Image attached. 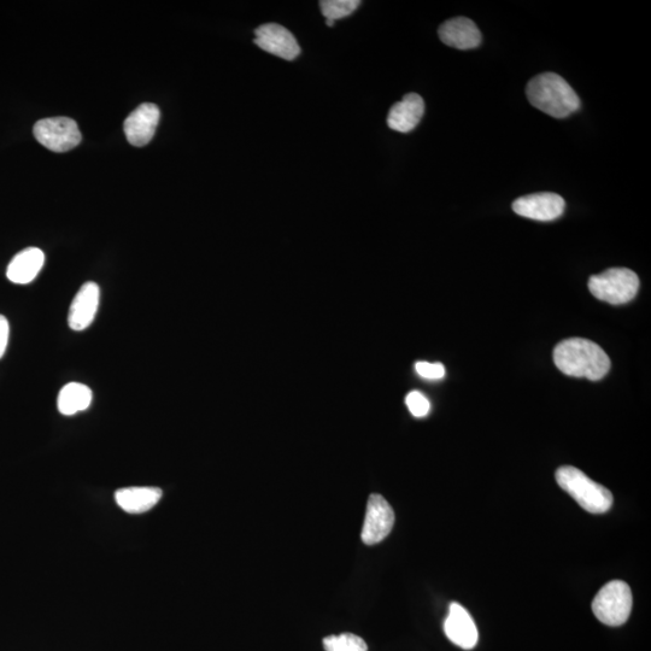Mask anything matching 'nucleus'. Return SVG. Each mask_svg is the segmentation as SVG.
Segmentation results:
<instances>
[{
    "label": "nucleus",
    "mask_w": 651,
    "mask_h": 651,
    "mask_svg": "<svg viewBox=\"0 0 651 651\" xmlns=\"http://www.w3.org/2000/svg\"><path fill=\"white\" fill-rule=\"evenodd\" d=\"M632 592L623 580H613L603 586L592 602V612L602 624L621 626L630 618Z\"/></svg>",
    "instance_id": "nucleus-5"
},
{
    "label": "nucleus",
    "mask_w": 651,
    "mask_h": 651,
    "mask_svg": "<svg viewBox=\"0 0 651 651\" xmlns=\"http://www.w3.org/2000/svg\"><path fill=\"white\" fill-rule=\"evenodd\" d=\"M162 490L149 486H134V488L116 491L115 500L119 507L129 514L149 512L161 501Z\"/></svg>",
    "instance_id": "nucleus-16"
},
{
    "label": "nucleus",
    "mask_w": 651,
    "mask_h": 651,
    "mask_svg": "<svg viewBox=\"0 0 651 651\" xmlns=\"http://www.w3.org/2000/svg\"><path fill=\"white\" fill-rule=\"evenodd\" d=\"M258 48L286 61H293L301 54L295 35L278 23H266L255 31Z\"/></svg>",
    "instance_id": "nucleus-8"
},
{
    "label": "nucleus",
    "mask_w": 651,
    "mask_h": 651,
    "mask_svg": "<svg viewBox=\"0 0 651 651\" xmlns=\"http://www.w3.org/2000/svg\"><path fill=\"white\" fill-rule=\"evenodd\" d=\"M394 525L395 513L389 502L383 496L371 495L361 533L362 542L367 545L383 542L394 529Z\"/></svg>",
    "instance_id": "nucleus-7"
},
{
    "label": "nucleus",
    "mask_w": 651,
    "mask_h": 651,
    "mask_svg": "<svg viewBox=\"0 0 651 651\" xmlns=\"http://www.w3.org/2000/svg\"><path fill=\"white\" fill-rule=\"evenodd\" d=\"M425 114V102L416 93H409L404 96L401 102H398L391 108L387 116V126L392 131L409 133L418 127L422 116Z\"/></svg>",
    "instance_id": "nucleus-14"
},
{
    "label": "nucleus",
    "mask_w": 651,
    "mask_h": 651,
    "mask_svg": "<svg viewBox=\"0 0 651 651\" xmlns=\"http://www.w3.org/2000/svg\"><path fill=\"white\" fill-rule=\"evenodd\" d=\"M9 321L5 316L0 315V359L5 354V351H7L8 348V342H9Z\"/></svg>",
    "instance_id": "nucleus-22"
},
{
    "label": "nucleus",
    "mask_w": 651,
    "mask_h": 651,
    "mask_svg": "<svg viewBox=\"0 0 651 651\" xmlns=\"http://www.w3.org/2000/svg\"><path fill=\"white\" fill-rule=\"evenodd\" d=\"M565 201L556 193L543 192L516 199L513 210L526 219L536 221H553L565 211Z\"/></svg>",
    "instance_id": "nucleus-9"
},
{
    "label": "nucleus",
    "mask_w": 651,
    "mask_h": 651,
    "mask_svg": "<svg viewBox=\"0 0 651 651\" xmlns=\"http://www.w3.org/2000/svg\"><path fill=\"white\" fill-rule=\"evenodd\" d=\"M556 482L586 512L603 514L612 507V492L576 467L563 466L557 469Z\"/></svg>",
    "instance_id": "nucleus-3"
},
{
    "label": "nucleus",
    "mask_w": 651,
    "mask_h": 651,
    "mask_svg": "<svg viewBox=\"0 0 651 651\" xmlns=\"http://www.w3.org/2000/svg\"><path fill=\"white\" fill-rule=\"evenodd\" d=\"M589 290L602 302L620 306L629 303L639 290V278L627 268H611L589 280Z\"/></svg>",
    "instance_id": "nucleus-4"
},
{
    "label": "nucleus",
    "mask_w": 651,
    "mask_h": 651,
    "mask_svg": "<svg viewBox=\"0 0 651 651\" xmlns=\"http://www.w3.org/2000/svg\"><path fill=\"white\" fill-rule=\"evenodd\" d=\"M99 299H101V289L96 283H86L76 293L70 306L68 315L69 327L74 331H84L95 321Z\"/></svg>",
    "instance_id": "nucleus-11"
},
{
    "label": "nucleus",
    "mask_w": 651,
    "mask_h": 651,
    "mask_svg": "<svg viewBox=\"0 0 651 651\" xmlns=\"http://www.w3.org/2000/svg\"><path fill=\"white\" fill-rule=\"evenodd\" d=\"M92 398L93 395L89 386L80 383H69L60 391L57 407L63 415H74L89 409Z\"/></svg>",
    "instance_id": "nucleus-17"
},
{
    "label": "nucleus",
    "mask_w": 651,
    "mask_h": 651,
    "mask_svg": "<svg viewBox=\"0 0 651 651\" xmlns=\"http://www.w3.org/2000/svg\"><path fill=\"white\" fill-rule=\"evenodd\" d=\"M326 651H367V643L353 633H342L339 636H330L324 639Z\"/></svg>",
    "instance_id": "nucleus-19"
},
{
    "label": "nucleus",
    "mask_w": 651,
    "mask_h": 651,
    "mask_svg": "<svg viewBox=\"0 0 651 651\" xmlns=\"http://www.w3.org/2000/svg\"><path fill=\"white\" fill-rule=\"evenodd\" d=\"M360 5L359 0H324V2H320L322 15L326 20L333 22L354 14Z\"/></svg>",
    "instance_id": "nucleus-18"
},
{
    "label": "nucleus",
    "mask_w": 651,
    "mask_h": 651,
    "mask_svg": "<svg viewBox=\"0 0 651 651\" xmlns=\"http://www.w3.org/2000/svg\"><path fill=\"white\" fill-rule=\"evenodd\" d=\"M44 263L43 251L38 248H28L17 254L10 262L7 277L11 283L27 285L38 277Z\"/></svg>",
    "instance_id": "nucleus-15"
},
{
    "label": "nucleus",
    "mask_w": 651,
    "mask_h": 651,
    "mask_svg": "<svg viewBox=\"0 0 651 651\" xmlns=\"http://www.w3.org/2000/svg\"><path fill=\"white\" fill-rule=\"evenodd\" d=\"M406 404L410 413H412L415 418H425V416L430 413V401H428L427 397L422 395L420 391L409 392V395L406 398Z\"/></svg>",
    "instance_id": "nucleus-20"
},
{
    "label": "nucleus",
    "mask_w": 651,
    "mask_h": 651,
    "mask_svg": "<svg viewBox=\"0 0 651 651\" xmlns=\"http://www.w3.org/2000/svg\"><path fill=\"white\" fill-rule=\"evenodd\" d=\"M416 372L420 377L428 380H439L445 377V367L442 363L416 362Z\"/></svg>",
    "instance_id": "nucleus-21"
},
{
    "label": "nucleus",
    "mask_w": 651,
    "mask_h": 651,
    "mask_svg": "<svg viewBox=\"0 0 651 651\" xmlns=\"http://www.w3.org/2000/svg\"><path fill=\"white\" fill-rule=\"evenodd\" d=\"M34 136L41 145L54 152H67L81 143L80 129L68 117L38 121L34 126Z\"/></svg>",
    "instance_id": "nucleus-6"
},
{
    "label": "nucleus",
    "mask_w": 651,
    "mask_h": 651,
    "mask_svg": "<svg viewBox=\"0 0 651 651\" xmlns=\"http://www.w3.org/2000/svg\"><path fill=\"white\" fill-rule=\"evenodd\" d=\"M439 38L445 45L457 50H472L482 43V33L472 20L466 17L444 22L439 27Z\"/></svg>",
    "instance_id": "nucleus-13"
},
{
    "label": "nucleus",
    "mask_w": 651,
    "mask_h": 651,
    "mask_svg": "<svg viewBox=\"0 0 651 651\" xmlns=\"http://www.w3.org/2000/svg\"><path fill=\"white\" fill-rule=\"evenodd\" d=\"M161 111L157 105L145 103L140 105L125 121V133L129 144L138 146L148 145L160 123Z\"/></svg>",
    "instance_id": "nucleus-10"
},
{
    "label": "nucleus",
    "mask_w": 651,
    "mask_h": 651,
    "mask_svg": "<svg viewBox=\"0 0 651 651\" xmlns=\"http://www.w3.org/2000/svg\"><path fill=\"white\" fill-rule=\"evenodd\" d=\"M526 95L533 107L555 119H566L580 108L576 91L555 73L535 76L527 85Z\"/></svg>",
    "instance_id": "nucleus-2"
},
{
    "label": "nucleus",
    "mask_w": 651,
    "mask_h": 651,
    "mask_svg": "<svg viewBox=\"0 0 651 651\" xmlns=\"http://www.w3.org/2000/svg\"><path fill=\"white\" fill-rule=\"evenodd\" d=\"M554 362L563 374L592 381L603 379L611 369V359L601 346L583 338H571L557 344Z\"/></svg>",
    "instance_id": "nucleus-1"
},
{
    "label": "nucleus",
    "mask_w": 651,
    "mask_h": 651,
    "mask_svg": "<svg viewBox=\"0 0 651 651\" xmlns=\"http://www.w3.org/2000/svg\"><path fill=\"white\" fill-rule=\"evenodd\" d=\"M445 635L462 649H473L478 643V629L474 620L459 603H451L444 623Z\"/></svg>",
    "instance_id": "nucleus-12"
}]
</instances>
